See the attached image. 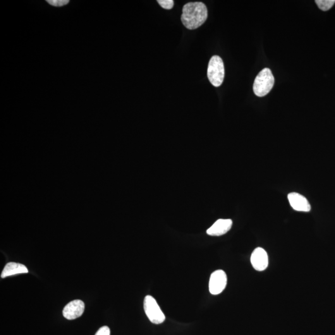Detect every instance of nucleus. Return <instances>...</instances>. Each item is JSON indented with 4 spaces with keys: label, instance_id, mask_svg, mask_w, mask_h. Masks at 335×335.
Masks as SVG:
<instances>
[{
    "label": "nucleus",
    "instance_id": "f257e3e1",
    "mask_svg": "<svg viewBox=\"0 0 335 335\" xmlns=\"http://www.w3.org/2000/svg\"><path fill=\"white\" fill-rule=\"evenodd\" d=\"M207 16V8L204 3L190 2L183 6L181 20L186 28L194 30L202 26Z\"/></svg>",
    "mask_w": 335,
    "mask_h": 335
},
{
    "label": "nucleus",
    "instance_id": "f03ea898",
    "mask_svg": "<svg viewBox=\"0 0 335 335\" xmlns=\"http://www.w3.org/2000/svg\"><path fill=\"white\" fill-rule=\"evenodd\" d=\"M274 84V78L269 68H266L257 76L253 84V91L258 97L267 95L272 90Z\"/></svg>",
    "mask_w": 335,
    "mask_h": 335
},
{
    "label": "nucleus",
    "instance_id": "7ed1b4c3",
    "mask_svg": "<svg viewBox=\"0 0 335 335\" xmlns=\"http://www.w3.org/2000/svg\"><path fill=\"white\" fill-rule=\"evenodd\" d=\"M225 69L223 61L219 56L211 57L208 65L207 77L215 87H219L223 83Z\"/></svg>",
    "mask_w": 335,
    "mask_h": 335
},
{
    "label": "nucleus",
    "instance_id": "20e7f679",
    "mask_svg": "<svg viewBox=\"0 0 335 335\" xmlns=\"http://www.w3.org/2000/svg\"><path fill=\"white\" fill-rule=\"evenodd\" d=\"M143 308L146 315L153 324H161L165 320V315L157 302L151 296H147L143 301Z\"/></svg>",
    "mask_w": 335,
    "mask_h": 335
},
{
    "label": "nucleus",
    "instance_id": "39448f33",
    "mask_svg": "<svg viewBox=\"0 0 335 335\" xmlns=\"http://www.w3.org/2000/svg\"><path fill=\"white\" fill-rule=\"evenodd\" d=\"M227 284V276L223 270L219 269L213 272L210 275L209 284L210 293L218 295L224 291Z\"/></svg>",
    "mask_w": 335,
    "mask_h": 335
},
{
    "label": "nucleus",
    "instance_id": "423d86ee",
    "mask_svg": "<svg viewBox=\"0 0 335 335\" xmlns=\"http://www.w3.org/2000/svg\"><path fill=\"white\" fill-rule=\"evenodd\" d=\"M250 260L253 268L258 271H265L269 264L267 251L260 247L256 248L253 251Z\"/></svg>",
    "mask_w": 335,
    "mask_h": 335
},
{
    "label": "nucleus",
    "instance_id": "0eeeda50",
    "mask_svg": "<svg viewBox=\"0 0 335 335\" xmlns=\"http://www.w3.org/2000/svg\"><path fill=\"white\" fill-rule=\"evenodd\" d=\"M85 310V303L81 300L70 302L63 310L64 317L68 320H75L80 317Z\"/></svg>",
    "mask_w": 335,
    "mask_h": 335
},
{
    "label": "nucleus",
    "instance_id": "6e6552de",
    "mask_svg": "<svg viewBox=\"0 0 335 335\" xmlns=\"http://www.w3.org/2000/svg\"><path fill=\"white\" fill-rule=\"evenodd\" d=\"M288 200L291 207L297 211L309 212L311 206L308 200L304 196L297 193H291L288 195Z\"/></svg>",
    "mask_w": 335,
    "mask_h": 335
},
{
    "label": "nucleus",
    "instance_id": "1a4fd4ad",
    "mask_svg": "<svg viewBox=\"0 0 335 335\" xmlns=\"http://www.w3.org/2000/svg\"><path fill=\"white\" fill-rule=\"evenodd\" d=\"M233 222L231 219H219L207 231L210 236H221L231 229Z\"/></svg>",
    "mask_w": 335,
    "mask_h": 335
},
{
    "label": "nucleus",
    "instance_id": "9d476101",
    "mask_svg": "<svg viewBox=\"0 0 335 335\" xmlns=\"http://www.w3.org/2000/svg\"><path fill=\"white\" fill-rule=\"evenodd\" d=\"M28 269L26 266L14 262L8 263L4 267L1 272V278H5L6 277L14 276L19 274L28 273Z\"/></svg>",
    "mask_w": 335,
    "mask_h": 335
},
{
    "label": "nucleus",
    "instance_id": "9b49d317",
    "mask_svg": "<svg viewBox=\"0 0 335 335\" xmlns=\"http://www.w3.org/2000/svg\"><path fill=\"white\" fill-rule=\"evenodd\" d=\"M315 3L321 10L326 11L334 5L335 0H316Z\"/></svg>",
    "mask_w": 335,
    "mask_h": 335
},
{
    "label": "nucleus",
    "instance_id": "f8f14e48",
    "mask_svg": "<svg viewBox=\"0 0 335 335\" xmlns=\"http://www.w3.org/2000/svg\"><path fill=\"white\" fill-rule=\"evenodd\" d=\"M158 3L163 8L171 9L174 6L173 0H158Z\"/></svg>",
    "mask_w": 335,
    "mask_h": 335
},
{
    "label": "nucleus",
    "instance_id": "ddd939ff",
    "mask_svg": "<svg viewBox=\"0 0 335 335\" xmlns=\"http://www.w3.org/2000/svg\"><path fill=\"white\" fill-rule=\"evenodd\" d=\"M47 3L55 7H61L69 3L68 0H47Z\"/></svg>",
    "mask_w": 335,
    "mask_h": 335
},
{
    "label": "nucleus",
    "instance_id": "4468645a",
    "mask_svg": "<svg viewBox=\"0 0 335 335\" xmlns=\"http://www.w3.org/2000/svg\"><path fill=\"white\" fill-rule=\"evenodd\" d=\"M110 329L108 327L104 326L100 328L95 335H110Z\"/></svg>",
    "mask_w": 335,
    "mask_h": 335
}]
</instances>
